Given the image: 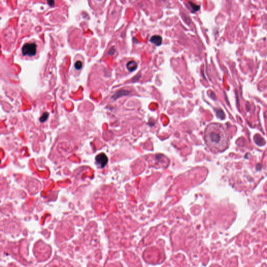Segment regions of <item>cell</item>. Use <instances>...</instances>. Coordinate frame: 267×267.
<instances>
[{"instance_id":"cell-6","label":"cell","mask_w":267,"mask_h":267,"mask_svg":"<svg viewBox=\"0 0 267 267\" xmlns=\"http://www.w3.org/2000/svg\"><path fill=\"white\" fill-rule=\"evenodd\" d=\"M137 64L134 61H130L127 63L126 67L129 72H132L136 70L137 68Z\"/></svg>"},{"instance_id":"cell-11","label":"cell","mask_w":267,"mask_h":267,"mask_svg":"<svg viewBox=\"0 0 267 267\" xmlns=\"http://www.w3.org/2000/svg\"><path fill=\"white\" fill-rule=\"evenodd\" d=\"M115 49H114V47L111 48L110 50V51H109L108 52V54L109 55H113L115 53Z\"/></svg>"},{"instance_id":"cell-3","label":"cell","mask_w":267,"mask_h":267,"mask_svg":"<svg viewBox=\"0 0 267 267\" xmlns=\"http://www.w3.org/2000/svg\"><path fill=\"white\" fill-rule=\"evenodd\" d=\"M97 164L101 168H103L108 162V158L104 153H101L97 155L96 157Z\"/></svg>"},{"instance_id":"cell-5","label":"cell","mask_w":267,"mask_h":267,"mask_svg":"<svg viewBox=\"0 0 267 267\" xmlns=\"http://www.w3.org/2000/svg\"><path fill=\"white\" fill-rule=\"evenodd\" d=\"M130 93V91H127V90H120V91H118V92L115 93V94L113 96L112 99L115 100H116L120 98V97H122V96H127V95H129Z\"/></svg>"},{"instance_id":"cell-10","label":"cell","mask_w":267,"mask_h":267,"mask_svg":"<svg viewBox=\"0 0 267 267\" xmlns=\"http://www.w3.org/2000/svg\"><path fill=\"white\" fill-rule=\"evenodd\" d=\"M216 114L218 115V116L220 118H223L224 117V113L222 110H220V109H218L216 110Z\"/></svg>"},{"instance_id":"cell-9","label":"cell","mask_w":267,"mask_h":267,"mask_svg":"<svg viewBox=\"0 0 267 267\" xmlns=\"http://www.w3.org/2000/svg\"><path fill=\"white\" fill-rule=\"evenodd\" d=\"M74 66H75V68L76 70H80L82 68V63L81 61H77L75 62Z\"/></svg>"},{"instance_id":"cell-4","label":"cell","mask_w":267,"mask_h":267,"mask_svg":"<svg viewBox=\"0 0 267 267\" xmlns=\"http://www.w3.org/2000/svg\"><path fill=\"white\" fill-rule=\"evenodd\" d=\"M150 41L157 46H160L162 44V38L159 35H155L151 37Z\"/></svg>"},{"instance_id":"cell-7","label":"cell","mask_w":267,"mask_h":267,"mask_svg":"<svg viewBox=\"0 0 267 267\" xmlns=\"http://www.w3.org/2000/svg\"><path fill=\"white\" fill-rule=\"evenodd\" d=\"M188 4L189 6V9H191V11L192 13H195L199 10L200 6L198 5L195 3H193V2H189Z\"/></svg>"},{"instance_id":"cell-1","label":"cell","mask_w":267,"mask_h":267,"mask_svg":"<svg viewBox=\"0 0 267 267\" xmlns=\"http://www.w3.org/2000/svg\"><path fill=\"white\" fill-rule=\"evenodd\" d=\"M204 139L208 148L214 153L224 151L229 144V136L225 127L219 123L209 124L205 130Z\"/></svg>"},{"instance_id":"cell-12","label":"cell","mask_w":267,"mask_h":267,"mask_svg":"<svg viewBox=\"0 0 267 267\" xmlns=\"http://www.w3.org/2000/svg\"><path fill=\"white\" fill-rule=\"evenodd\" d=\"M47 3H48V4L51 6H53L54 5V4H55V2L54 1H47Z\"/></svg>"},{"instance_id":"cell-2","label":"cell","mask_w":267,"mask_h":267,"mask_svg":"<svg viewBox=\"0 0 267 267\" xmlns=\"http://www.w3.org/2000/svg\"><path fill=\"white\" fill-rule=\"evenodd\" d=\"M37 45L35 43H27L23 45L22 52L23 55L34 56L37 52Z\"/></svg>"},{"instance_id":"cell-8","label":"cell","mask_w":267,"mask_h":267,"mask_svg":"<svg viewBox=\"0 0 267 267\" xmlns=\"http://www.w3.org/2000/svg\"><path fill=\"white\" fill-rule=\"evenodd\" d=\"M49 116V114L48 112L44 113L40 118L39 120L40 122H42V123L45 122L48 119Z\"/></svg>"}]
</instances>
